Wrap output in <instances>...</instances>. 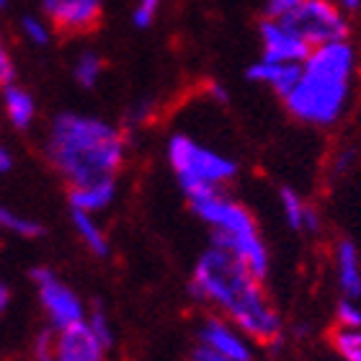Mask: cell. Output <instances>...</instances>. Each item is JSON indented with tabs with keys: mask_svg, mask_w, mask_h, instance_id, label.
Returning a JSON list of instances; mask_svg holds the SVG:
<instances>
[{
	"mask_svg": "<svg viewBox=\"0 0 361 361\" xmlns=\"http://www.w3.org/2000/svg\"><path fill=\"white\" fill-rule=\"evenodd\" d=\"M188 297L225 317L253 343L274 348L284 341V323L266 294L264 279L217 245H209L196 258L188 276Z\"/></svg>",
	"mask_w": 361,
	"mask_h": 361,
	"instance_id": "1",
	"label": "cell"
},
{
	"mask_svg": "<svg viewBox=\"0 0 361 361\" xmlns=\"http://www.w3.org/2000/svg\"><path fill=\"white\" fill-rule=\"evenodd\" d=\"M44 155L70 188L116 178L127 160V137L101 116L62 111L49 121Z\"/></svg>",
	"mask_w": 361,
	"mask_h": 361,
	"instance_id": "2",
	"label": "cell"
},
{
	"mask_svg": "<svg viewBox=\"0 0 361 361\" xmlns=\"http://www.w3.org/2000/svg\"><path fill=\"white\" fill-rule=\"evenodd\" d=\"M354 68L356 49L348 39L310 49L294 88L281 98L284 109L300 124L333 127L348 106Z\"/></svg>",
	"mask_w": 361,
	"mask_h": 361,
	"instance_id": "3",
	"label": "cell"
},
{
	"mask_svg": "<svg viewBox=\"0 0 361 361\" xmlns=\"http://www.w3.org/2000/svg\"><path fill=\"white\" fill-rule=\"evenodd\" d=\"M188 207L204 225L209 227L212 245L230 253L235 261H240L258 279L269 276V245L261 235V227H258L253 212L245 204L225 194V188H222V191H212V194H204L199 199H191Z\"/></svg>",
	"mask_w": 361,
	"mask_h": 361,
	"instance_id": "4",
	"label": "cell"
},
{
	"mask_svg": "<svg viewBox=\"0 0 361 361\" xmlns=\"http://www.w3.org/2000/svg\"><path fill=\"white\" fill-rule=\"evenodd\" d=\"M166 158L186 202L212 191H222L240 173V166L233 155L214 150L186 132H173L168 137Z\"/></svg>",
	"mask_w": 361,
	"mask_h": 361,
	"instance_id": "5",
	"label": "cell"
},
{
	"mask_svg": "<svg viewBox=\"0 0 361 361\" xmlns=\"http://www.w3.org/2000/svg\"><path fill=\"white\" fill-rule=\"evenodd\" d=\"M279 21L310 49L348 39V18L336 0H302L279 16Z\"/></svg>",
	"mask_w": 361,
	"mask_h": 361,
	"instance_id": "6",
	"label": "cell"
},
{
	"mask_svg": "<svg viewBox=\"0 0 361 361\" xmlns=\"http://www.w3.org/2000/svg\"><path fill=\"white\" fill-rule=\"evenodd\" d=\"M31 284L37 286L39 305L44 310L49 328L52 331H62L73 323L85 320V302L80 300V294L73 292L49 266H34L29 271Z\"/></svg>",
	"mask_w": 361,
	"mask_h": 361,
	"instance_id": "7",
	"label": "cell"
},
{
	"mask_svg": "<svg viewBox=\"0 0 361 361\" xmlns=\"http://www.w3.org/2000/svg\"><path fill=\"white\" fill-rule=\"evenodd\" d=\"M196 343L209 346L212 351H217L219 356H225L227 361H253L256 359V343L238 331L233 323H227L225 317L219 315H207L196 328Z\"/></svg>",
	"mask_w": 361,
	"mask_h": 361,
	"instance_id": "8",
	"label": "cell"
},
{
	"mask_svg": "<svg viewBox=\"0 0 361 361\" xmlns=\"http://www.w3.org/2000/svg\"><path fill=\"white\" fill-rule=\"evenodd\" d=\"M42 8L60 34H88L101 23L104 0H42Z\"/></svg>",
	"mask_w": 361,
	"mask_h": 361,
	"instance_id": "9",
	"label": "cell"
},
{
	"mask_svg": "<svg viewBox=\"0 0 361 361\" xmlns=\"http://www.w3.org/2000/svg\"><path fill=\"white\" fill-rule=\"evenodd\" d=\"M106 346L96 338L85 320L54 331V356L57 361H106Z\"/></svg>",
	"mask_w": 361,
	"mask_h": 361,
	"instance_id": "10",
	"label": "cell"
},
{
	"mask_svg": "<svg viewBox=\"0 0 361 361\" xmlns=\"http://www.w3.org/2000/svg\"><path fill=\"white\" fill-rule=\"evenodd\" d=\"M258 34H261V47H264V54H261L264 60L305 62V57L310 54V47L297 34L286 29L279 18H269L266 16L261 26H258Z\"/></svg>",
	"mask_w": 361,
	"mask_h": 361,
	"instance_id": "11",
	"label": "cell"
},
{
	"mask_svg": "<svg viewBox=\"0 0 361 361\" xmlns=\"http://www.w3.org/2000/svg\"><path fill=\"white\" fill-rule=\"evenodd\" d=\"M333 264H336V284H338L341 297L361 300V253L356 243L341 238L336 243Z\"/></svg>",
	"mask_w": 361,
	"mask_h": 361,
	"instance_id": "12",
	"label": "cell"
},
{
	"mask_svg": "<svg viewBox=\"0 0 361 361\" xmlns=\"http://www.w3.org/2000/svg\"><path fill=\"white\" fill-rule=\"evenodd\" d=\"M279 209H281V217H284L286 227L294 230V233L315 235L320 230V214H317L315 207L297 188L292 186L279 188Z\"/></svg>",
	"mask_w": 361,
	"mask_h": 361,
	"instance_id": "13",
	"label": "cell"
},
{
	"mask_svg": "<svg viewBox=\"0 0 361 361\" xmlns=\"http://www.w3.org/2000/svg\"><path fill=\"white\" fill-rule=\"evenodd\" d=\"M300 65L302 62H271L261 57V60L253 62L245 70V78H248L250 83L269 85L279 98H284L294 88L297 78H300Z\"/></svg>",
	"mask_w": 361,
	"mask_h": 361,
	"instance_id": "14",
	"label": "cell"
},
{
	"mask_svg": "<svg viewBox=\"0 0 361 361\" xmlns=\"http://www.w3.org/2000/svg\"><path fill=\"white\" fill-rule=\"evenodd\" d=\"M116 194H119L116 178H104V180L85 183V186H73L68 191V202H70V209L101 214V212H106L116 202Z\"/></svg>",
	"mask_w": 361,
	"mask_h": 361,
	"instance_id": "15",
	"label": "cell"
},
{
	"mask_svg": "<svg viewBox=\"0 0 361 361\" xmlns=\"http://www.w3.org/2000/svg\"><path fill=\"white\" fill-rule=\"evenodd\" d=\"M0 90H3V109H6L11 127L18 129V132H26L37 119V101H34V96L16 83L3 85Z\"/></svg>",
	"mask_w": 361,
	"mask_h": 361,
	"instance_id": "16",
	"label": "cell"
},
{
	"mask_svg": "<svg viewBox=\"0 0 361 361\" xmlns=\"http://www.w3.org/2000/svg\"><path fill=\"white\" fill-rule=\"evenodd\" d=\"M70 219H73V227H75L80 243L88 248V253H93L96 258L111 256V243H109V235L104 233V227L98 225L96 214L70 209Z\"/></svg>",
	"mask_w": 361,
	"mask_h": 361,
	"instance_id": "17",
	"label": "cell"
},
{
	"mask_svg": "<svg viewBox=\"0 0 361 361\" xmlns=\"http://www.w3.org/2000/svg\"><path fill=\"white\" fill-rule=\"evenodd\" d=\"M0 230L16 235V238H23V240H37L44 235V227L39 225L37 219L23 217V214L8 209V207H0Z\"/></svg>",
	"mask_w": 361,
	"mask_h": 361,
	"instance_id": "18",
	"label": "cell"
},
{
	"mask_svg": "<svg viewBox=\"0 0 361 361\" xmlns=\"http://www.w3.org/2000/svg\"><path fill=\"white\" fill-rule=\"evenodd\" d=\"M101 75H104V60H101L96 52H83L75 60L73 78H75V83L80 85V88H85V90L96 88Z\"/></svg>",
	"mask_w": 361,
	"mask_h": 361,
	"instance_id": "19",
	"label": "cell"
},
{
	"mask_svg": "<svg viewBox=\"0 0 361 361\" xmlns=\"http://www.w3.org/2000/svg\"><path fill=\"white\" fill-rule=\"evenodd\" d=\"M85 323L90 325V331L96 333V338L106 346V351H111L114 343H116V331H114L111 317H109V312H106V307L101 305V302H96V305H90L88 307V312H85Z\"/></svg>",
	"mask_w": 361,
	"mask_h": 361,
	"instance_id": "20",
	"label": "cell"
},
{
	"mask_svg": "<svg viewBox=\"0 0 361 361\" xmlns=\"http://www.w3.org/2000/svg\"><path fill=\"white\" fill-rule=\"evenodd\" d=\"M331 341L341 361H361V328H336Z\"/></svg>",
	"mask_w": 361,
	"mask_h": 361,
	"instance_id": "21",
	"label": "cell"
},
{
	"mask_svg": "<svg viewBox=\"0 0 361 361\" xmlns=\"http://www.w3.org/2000/svg\"><path fill=\"white\" fill-rule=\"evenodd\" d=\"M21 31H23V37L29 39L34 47H47L49 42H52V29H49V23H47L44 18H39V16H23Z\"/></svg>",
	"mask_w": 361,
	"mask_h": 361,
	"instance_id": "22",
	"label": "cell"
},
{
	"mask_svg": "<svg viewBox=\"0 0 361 361\" xmlns=\"http://www.w3.org/2000/svg\"><path fill=\"white\" fill-rule=\"evenodd\" d=\"M336 328H361V300L341 297L336 305Z\"/></svg>",
	"mask_w": 361,
	"mask_h": 361,
	"instance_id": "23",
	"label": "cell"
},
{
	"mask_svg": "<svg viewBox=\"0 0 361 361\" xmlns=\"http://www.w3.org/2000/svg\"><path fill=\"white\" fill-rule=\"evenodd\" d=\"M31 359L34 361H57V356H54V331L52 328H44L42 333H37L34 348H31Z\"/></svg>",
	"mask_w": 361,
	"mask_h": 361,
	"instance_id": "24",
	"label": "cell"
},
{
	"mask_svg": "<svg viewBox=\"0 0 361 361\" xmlns=\"http://www.w3.org/2000/svg\"><path fill=\"white\" fill-rule=\"evenodd\" d=\"M158 11H160V0H137L135 11H132V23H135L137 29H150Z\"/></svg>",
	"mask_w": 361,
	"mask_h": 361,
	"instance_id": "25",
	"label": "cell"
},
{
	"mask_svg": "<svg viewBox=\"0 0 361 361\" xmlns=\"http://www.w3.org/2000/svg\"><path fill=\"white\" fill-rule=\"evenodd\" d=\"M8 83H16V68L11 54L6 52V47L0 44V88Z\"/></svg>",
	"mask_w": 361,
	"mask_h": 361,
	"instance_id": "26",
	"label": "cell"
},
{
	"mask_svg": "<svg viewBox=\"0 0 361 361\" xmlns=\"http://www.w3.org/2000/svg\"><path fill=\"white\" fill-rule=\"evenodd\" d=\"M188 361H227V359L219 356L217 351H212L209 346H204V343H194L191 354H188Z\"/></svg>",
	"mask_w": 361,
	"mask_h": 361,
	"instance_id": "27",
	"label": "cell"
},
{
	"mask_svg": "<svg viewBox=\"0 0 361 361\" xmlns=\"http://www.w3.org/2000/svg\"><path fill=\"white\" fill-rule=\"evenodd\" d=\"M302 0H266V16L269 18H279L281 13H286L289 8H294Z\"/></svg>",
	"mask_w": 361,
	"mask_h": 361,
	"instance_id": "28",
	"label": "cell"
},
{
	"mask_svg": "<svg viewBox=\"0 0 361 361\" xmlns=\"http://www.w3.org/2000/svg\"><path fill=\"white\" fill-rule=\"evenodd\" d=\"M11 168H13V155L8 147H0V176L11 173Z\"/></svg>",
	"mask_w": 361,
	"mask_h": 361,
	"instance_id": "29",
	"label": "cell"
},
{
	"mask_svg": "<svg viewBox=\"0 0 361 361\" xmlns=\"http://www.w3.org/2000/svg\"><path fill=\"white\" fill-rule=\"evenodd\" d=\"M8 307H11V289L6 281H0V315H6Z\"/></svg>",
	"mask_w": 361,
	"mask_h": 361,
	"instance_id": "30",
	"label": "cell"
},
{
	"mask_svg": "<svg viewBox=\"0 0 361 361\" xmlns=\"http://www.w3.org/2000/svg\"><path fill=\"white\" fill-rule=\"evenodd\" d=\"M338 6L343 8V11H359L361 0H338Z\"/></svg>",
	"mask_w": 361,
	"mask_h": 361,
	"instance_id": "31",
	"label": "cell"
},
{
	"mask_svg": "<svg viewBox=\"0 0 361 361\" xmlns=\"http://www.w3.org/2000/svg\"><path fill=\"white\" fill-rule=\"evenodd\" d=\"M212 93H214V98H217V101H227V90L225 88H219V85H212Z\"/></svg>",
	"mask_w": 361,
	"mask_h": 361,
	"instance_id": "32",
	"label": "cell"
},
{
	"mask_svg": "<svg viewBox=\"0 0 361 361\" xmlns=\"http://www.w3.org/2000/svg\"><path fill=\"white\" fill-rule=\"evenodd\" d=\"M0 6H6V0H0Z\"/></svg>",
	"mask_w": 361,
	"mask_h": 361,
	"instance_id": "33",
	"label": "cell"
}]
</instances>
